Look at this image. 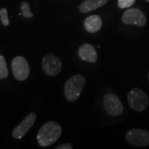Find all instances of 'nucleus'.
Instances as JSON below:
<instances>
[{
	"label": "nucleus",
	"mask_w": 149,
	"mask_h": 149,
	"mask_svg": "<svg viewBox=\"0 0 149 149\" xmlns=\"http://www.w3.org/2000/svg\"><path fill=\"white\" fill-rule=\"evenodd\" d=\"M61 131V126L58 123L54 121L46 123L37 133V143L41 147H48L58 140Z\"/></svg>",
	"instance_id": "1"
},
{
	"label": "nucleus",
	"mask_w": 149,
	"mask_h": 149,
	"mask_svg": "<svg viewBox=\"0 0 149 149\" xmlns=\"http://www.w3.org/2000/svg\"><path fill=\"white\" fill-rule=\"evenodd\" d=\"M85 85V78L80 74H75L65 82L64 92L65 99L70 102L75 101L80 97Z\"/></svg>",
	"instance_id": "2"
},
{
	"label": "nucleus",
	"mask_w": 149,
	"mask_h": 149,
	"mask_svg": "<svg viewBox=\"0 0 149 149\" xmlns=\"http://www.w3.org/2000/svg\"><path fill=\"white\" fill-rule=\"evenodd\" d=\"M128 102L129 106L135 111H143L149 104L148 97L147 94L140 88H133L128 94Z\"/></svg>",
	"instance_id": "3"
},
{
	"label": "nucleus",
	"mask_w": 149,
	"mask_h": 149,
	"mask_svg": "<svg viewBox=\"0 0 149 149\" xmlns=\"http://www.w3.org/2000/svg\"><path fill=\"white\" fill-rule=\"evenodd\" d=\"M125 139L133 146L146 147L149 145V131L142 128H132L125 133Z\"/></svg>",
	"instance_id": "4"
},
{
	"label": "nucleus",
	"mask_w": 149,
	"mask_h": 149,
	"mask_svg": "<svg viewBox=\"0 0 149 149\" xmlns=\"http://www.w3.org/2000/svg\"><path fill=\"white\" fill-rule=\"evenodd\" d=\"M42 70L44 73L50 76H56L61 72L62 63L61 59L53 53H47L42 59Z\"/></svg>",
	"instance_id": "5"
},
{
	"label": "nucleus",
	"mask_w": 149,
	"mask_h": 149,
	"mask_svg": "<svg viewBox=\"0 0 149 149\" xmlns=\"http://www.w3.org/2000/svg\"><path fill=\"white\" fill-rule=\"evenodd\" d=\"M12 70L16 80L23 81L29 76L30 66L23 56H16L12 61Z\"/></svg>",
	"instance_id": "6"
},
{
	"label": "nucleus",
	"mask_w": 149,
	"mask_h": 149,
	"mask_svg": "<svg viewBox=\"0 0 149 149\" xmlns=\"http://www.w3.org/2000/svg\"><path fill=\"white\" fill-rule=\"evenodd\" d=\"M122 21L126 25L138 27H144L147 22L143 12L139 8H129L125 11L122 16Z\"/></svg>",
	"instance_id": "7"
},
{
	"label": "nucleus",
	"mask_w": 149,
	"mask_h": 149,
	"mask_svg": "<svg viewBox=\"0 0 149 149\" xmlns=\"http://www.w3.org/2000/svg\"><path fill=\"white\" fill-rule=\"evenodd\" d=\"M104 106L106 112L112 116H118L123 112V105L119 98L113 93H108L104 97Z\"/></svg>",
	"instance_id": "8"
},
{
	"label": "nucleus",
	"mask_w": 149,
	"mask_h": 149,
	"mask_svg": "<svg viewBox=\"0 0 149 149\" xmlns=\"http://www.w3.org/2000/svg\"><path fill=\"white\" fill-rule=\"evenodd\" d=\"M37 118V115L34 113H30L28 115L24 118V119L22 121L16 128L13 130V137L16 139H21L23 138L29 129L32 128L34 124L35 120Z\"/></svg>",
	"instance_id": "9"
},
{
	"label": "nucleus",
	"mask_w": 149,
	"mask_h": 149,
	"mask_svg": "<svg viewBox=\"0 0 149 149\" xmlns=\"http://www.w3.org/2000/svg\"><path fill=\"white\" fill-rule=\"evenodd\" d=\"M78 56L82 61L91 63H95L98 59L95 48L89 43H85L80 46L78 50Z\"/></svg>",
	"instance_id": "10"
},
{
	"label": "nucleus",
	"mask_w": 149,
	"mask_h": 149,
	"mask_svg": "<svg viewBox=\"0 0 149 149\" xmlns=\"http://www.w3.org/2000/svg\"><path fill=\"white\" fill-rule=\"evenodd\" d=\"M108 1L109 0H84L78 8L82 13H87L105 5Z\"/></svg>",
	"instance_id": "11"
},
{
	"label": "nucleus",
	"mask_w": 149,
	"mask_h": 149,
	"mask_svg": "<svg viewBox=\"0 0 149 149\" xmlns=\"http://www.w3.org/2000/svg\"><path fill=\"white\" fill-rule=\"evenodd\" d=\"M85 30L90 33H96L102 27V19L99 15H91L86 17L84 22Z\"/></svg>",
	"instance_id": "12"
},
{
	"label": "nucleus",
	"mask_w": 149,
	"mask_h": 149,
	"mask_svg": "<svg viewBox=\"0 0 149 149\" xmlns=\"http://www.w3.org/2000/svg\"><path fill=\"white\" fill-rule=\"evenodd\" d=\"M8 75V70L7 67L5 58L0 55V79H5Z\"/></svg>",
	"instance_id": "13"
},
{
	"label": "nucleus",
	"mask_w": 149,
	"mask_h": 149,
	"mask_svg": "<svg viewBox=\"0 0 149 149\" xmlns=\"http://www.w3.org/2000/svg\"><path fill=\"white\" fill-rule=\"evenodd\" d=\"M21 10L22 13L20 14L22 15L25 18H31L33 17V13L30 10V5L27 2H22Z\"/></svg>",
	"instance_id": "14"
},
{
	"label": "nucleus",
	"mask_w": 149,
	"mask_h": 149,
	"mask_svg": "<svg viewBox=\"0 0 149 149\" xmlns=\"http://www.w3.org/2000/svg\"><path fill=\"white\" fill-rule=\"evenodd\" d=\"M0 20L3 26L8 27L9 25V19L8 17V10L6 8H1L0 9Z\"/></svg>",
	"instance_id": "15"
},
{
	"label": "nucleus",
	"mask_w": 149,
	"mask_h": 149,
	"mask_svg": "<svg viewBox=\"0 0 149 149\" xmlns=\"http://www.w3.org/2000/svg\"><path fill=\"white\" fill-rule=\"evenodd\" d=\"M136 0H118V6L119 8H128L134 4Z\"/></svg>",
	"instance_id": "16"
},
{
	"label": "nucleus",
	"mask_w": 149,
	"mask_h": 149,
	"mask_svg": "<svg viewBox=\"0 0 149 149\" xmlns=\"http://www.w3.org/2000/svg\"><path fill=\"white\" fill-rule=\"evenodd\" d=\"M56 149H72V146L70 143H64V144H61L57 146Z\"/></svg>",
	"instance_id": "17"
},
{
	"label": "nucleus",
	"mask_w": 149,
	"mask_h": 149,
	"mask_svg": "<svg viewBox=\"0 0 149 149\" xmlns=\"http://www.w3.org/2000/svg\"><path fill=\"white\" fill-rule=\"evenodd\" d=\"M148 81H149V71H148Z\"/></svg>",
	"instance_id": "18"
},
{
	"label": "nucleus",
	"mask_w": 149,
	"mask_h": 149,
	"mask_svg": "<svg viewBox=\"0 0 149 149\" xmlns=\"http://www.w3.org/2000/svg\"><path fill=\"white\" fill-rule=\"evenodd\" d=\"M146 1H147V2H148V3H149V0H146Z\"/></svg>",
	"instance_id": "19"
}]
</instances>
